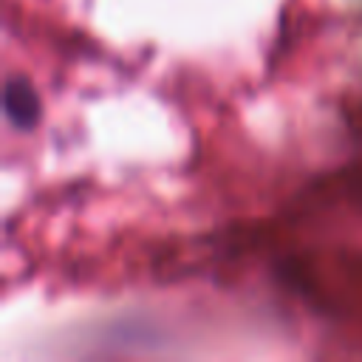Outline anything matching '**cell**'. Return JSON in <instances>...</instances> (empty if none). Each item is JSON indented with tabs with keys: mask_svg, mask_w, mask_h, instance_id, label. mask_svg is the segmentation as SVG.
I'll list each match as a JSON object with an SVG mask.
<instances>
[{
	"mask_svg": "<svg viewBox=\"0 0 362 362\" xmlns=\"http://www.w3.org/2000/svg\"><path fill=\"white\" fill-rule=\"evenodd\" d=\"M3 110L8 116V122L20 130H31L40 122V96L34 90V85L25 76H11L6 79L3 88Z\"/></svg>",
	"mask_w": 362,
	"mask_h": 362,
	"instance_id": "1",
	"label": "cell"
}]
</instances>
